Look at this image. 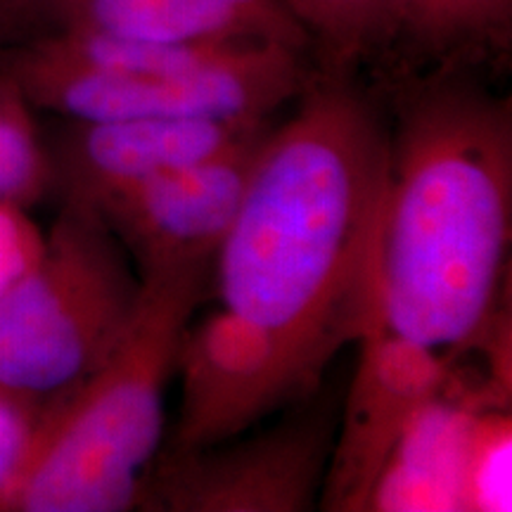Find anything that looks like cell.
<instances>
[{"mask_svg":"<svg viewBox=\"0 0 512 512\" xmlns=\"http://www.w3.org/2000/svg\"><path fill=\"white\" fill-rule=\"evenodd\" d=\"M176 373L181 415L166 446L176 451L219 444L306 399L271 339L226 309L188 325Z\"/></svg>","mask_w":512,"mask_h":512,"instance_id":"9c48e42d","label":"cell"},{"mask_svg":"<svg viewBox=\"0 0 512 512\" xmlns=\"http://www.w3.org/2000/svg\"><path fill=\"white\" fill-rule=\"evenodd\" d=\"M387 131L347 74L316 72L256 155L211 264L221 309L271 339L299 392L377 318Z\"/></svg>","mask_w":512,"mask_h":512,"instance_id":"6da1fadb","label":"cell"},{"mask_svg":"<svg viewBox=\"0 0 512 512\" xmlns=\"http://www.w3.org/2000/svg\"><path fill=\"white\" fill-rule=\"evenodd\" d=\"M280 43H171L60 29L0 55L31 107L74 124L150 117L266 121L313 72Z\"/></svg>","mask_w":512,"mask_h":512,"instance_id":"277c9868","label":"cell"},{"mask_svg":"<svg viewBox=\"0 0 512 512\" xmlns=\"http://www.w3.org/2000/svg\"><path fill=\"white\" fill-rule=\"evenodd\" d=\"M53 181V162L43 150L22 91L0 74V200L29 207Z\"/></svg>","mask_w":512,"mask_h":512,"instance_id":"2e32d148","label":"cell"},{"mask_svg":"<svg viewBox=\"0 0 512 512\" xmlns=\"http://www.w3.org/2000/svg\"><path fill=\"white\" fill-rule=\"evenodd\" d=\"M43 247L46 233L29 219L27 207L0 200V294L38 264Z\"/></svg>","mask_w":512,"mask_h":512,"instance_id":"e0dca14e","label":"cell"},{"mask_svg":"<svg viewBox=\"0 0 512 512\" xmlns=\"http://www.w3.org/2000/svg\"><path fill=\"white\" fill-rule=\"evenodd\" d=\"M335 441L330 408H309L245 437L176 451L147 467L140 508L166 512H304L316 508Z\"/></svg>","mask_w":512,"mask_h":512,"instance_id":"8992f818","label":"cell"},{"mask_svg":"<svg viewBox=\"0 0 512 512\" xmlns=\"http://www.w3.org/2000/svg\"><path fill=\"white\" fill-rule=\"evenodd\" d=\"M140 285L98 211L64 197L38 264L0 294V384L53 396L83 380L124 337Z\"/></svg>","mask_w":512,"mask_h":512,"instance_id":"5b68a950","label":"cell"},{"mask_svg":"<svg viewBox=\"0 0 512 512\" xmlns=\"http://www.w3.org/2000/svg\"><path fill=\"white\" fill-rule=\"evenodd\" d=\"M510 242V100L437 69L387 133L377 320L441 354L470 349L503 316Z\"/></svg>","mask_w":512,"mask_h":512,"instance_id":"7a4b0ae2","label":"cell"},{"mask_svg":"<svg viewBox=\"0 0 512 512\" xmlns=\"http://www.w3.org/2000/svg\"><path fill=\"white\" fill-rule=\"evenodd\" d=\"M48 0H0V41L27 43L46 29Z\"/></svg>","mask_w":512,"mask_h":512,"instance_id":"d6986e66","label":"cell"},{"mask_svg":"<svg viewBox=\"0 0 512 512\" xmlns=\"http://www.w3.org/2000/svg\"><path fill=\"white\" fill-rule=\"evenodd\" d=\"M48 396L27 394L0 384V489L15 475Z\"/></svg>","mask_w":512,"mask_h":512,"instance_id":"ac0fdd59","label":"cell"},{"mask_svg":"<svg viewBox=\"0 0 512 512\" xmlns=\"http://www.w3.org/2000/svg\"><path fill=\"white\" fill-rule=\"evenodd\" d=\"M60 29L171 43L266 41L311 55L283 0H48L43 34Z\"/></svg>","mask_w":512,"mask_h":512,"instance_id":"8fae6325","label":"cell"},{"mask_svg":"<svg viewBox=\"0 0 512 512\" xmlns=\"http://www.w3.org/2000/svg\"><path fill=\"white\" fill-rule=\"evenodd\" d=\"M496 406L453 377L401 434L370 491L366 512H460V479L472 422Z\"/></svg>","mask_w":512,"mask_h":512,"instance_id":"7c38bea8","label":"cell"},{"mask_svg":"<svg viewBox=\"0 0 512 512\" xmlns=\"http://www.w3.org/2000/svg\"><path fill=\"white\" fill-rule=\"evenodd\" d=\"M512 510V418L510 406L477 413L465 448L460 512Z\"/></svg>","mask_w":512,"mask_h":512,"instance_id":"9a60e30c","label":"cell"},{"mask_svg":"<svg viewBox=\"0 0 512 512\" xmlns=\"http://www.w3.org/2000/svg\"><path fill=\"white\" fill-rule=\"evenodd\" d=\"M266 121L150 117L74 124L53 162L64 197L93 204L252 136Z\"/></svg>","mask_w":512,"mask_h":512,"instance_id":"30bf717a","label":"cell"},{"mask_svg":"<svg viewBox=\"0 0 512 512\" xmlns=\"http://www.w3.org/2000/svg\"><path fill=\"white\" fill-rule=\"evenodd\" d=\"M271 126L202 162L181 166L88 204L124 247L140 278L211 264L233 226Z\"/></svg>","mask_w":512,"mask_h":512,"instance_id":"52a82bcc","label":"cell"},{"mask_svg":"<svg viewBox=\"0 0 512 512\" xmlns=\"http://www.w3.org/2000/svg\"><path fill=\"white\" fill-rule=\"evenodd\" d=\"M211 264L140 278L136 316L112 354L48 396L0 512H124L140 508L164 434V394Z\"/></svg>","mask_w":512,"mask_h":512,"instance_id":"3957f363","label":"cell"},{"mask_svg":"<svg viewBox=\"0 0 512 512\" xmlns=\"http://www.w3.org/2000/svg\"><path fill=\"white\" fill-rule=\"evenodd\" d=\"M309 36L318 72L347 74L389 46L394 0H283Z\"/></svg>","mask_w":512,"mask_h":512,"instance_id":"5bb4252c","label":"cell"},{"mask_svg":"<svg viewBox=\"0 0 512 512\" xmlns=\"http://www.w3.org/2000/svg\"><path fill=\"white\" fill-rule=\"evenodd\" d=\"M358 344L361 354L320 491L323 510L366 512L375 479L408 422L451 380V354L396 335L377 318Z\"/></svg>","mask_w":512,"mask_h":512,"instance_id":"ba28073f","label":"cell"},{"mask_svg":"<svg viewBox=\"0 0 512 512\" xmlns=\"http://www.w3.org/2000/svg\"><path fill=\"white\" fill-rule=\"evenodd\" d=\"M512 0H394L389 46L401 43L437 69L470 64L510 50Z\"/></svg>","mask_w":512,"mask_h":512,"instance_id":"4fadbf2b","label":"cell"}]
</instances>
